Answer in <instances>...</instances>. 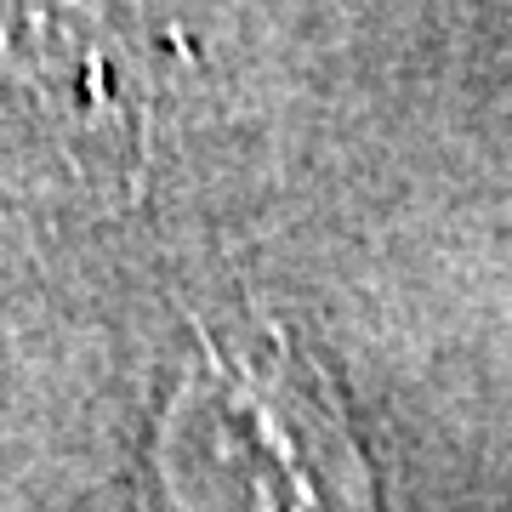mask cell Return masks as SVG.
I'll return each mask as SVG.
<instances>
[{
	"instance_id": "6da1fadb",
	"label": "cell",
	"mask_w": 512,
	"mask_h": 512,
	"mask_svg": "<svg viewBox=\"0 0 512 512\" xmlns=\"http://www.w3.org/2000/svg\"><path fill=\"white\" fill-rule=\"evenodd\" d=\"M171 512H376V478L330 376L285 330L200 342L154 433Z\"/></svg>"
}]
</instances>
